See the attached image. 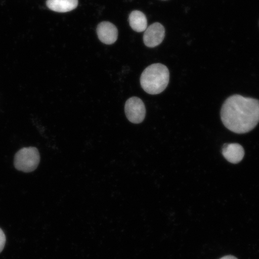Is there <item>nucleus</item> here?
<instances>
[{
  "instance_id": "f257e3e1",
  "label": "nucleus",
  "mask_w": 259,
  "mask_h": 259,
  "mask_svg": "<svg viewBox=\"0 0 259 259\" xmlns=\"http://www.w3.org/2000/svg\"><path fill=\"white\" fill-rule=\"evenodd\" d=\"M221 118L229 131L247 134L259 122V100L240 95L229 97L223 105Z\"/></svg>"
},
{
  "instance_id": "f03ea898",
  "label": "nucleus",
  "mask_w": 259,
  "mask_h": 259,
  "mask_svg": "<svg viewBox=\"0 0 259 259\" xmlns=\"http://www.w3.org/2000/svg\"><path fill=\"white\" fill-rule=\"evenodd\" d=\"M140 81L142 88L146 93L158 95L164 92L169 83V70L162 64H152L142 73Z\"/></svg>"
},
{
  "instance_id": "7ed1b4c3",
  "label": "nucleus",
  "mask_w": 259,
  "mask_h": 259,
  "mask_svg": "<svg viewBox=\"0 0 259 259\" xmlns=\"http://www.w3.org/2000/svg\"><path fill=\"white\" fill-rule=\"evenodd\" d=\"M40 160L39 152L36 148L21 149L16 154L14 165L16 169L24 172H31L36 169Z\"/></svg>"
},
{
  "instance_id": "20e7f679",
  "label": "nucleus",
  "mask_w": 259,
  "mask_h": 259,
  "mask_svg": "<svg viewBox=\"0 0 259 259\" xmlns=\"http://www.w3.org/2000/svg\"><path fill=\"white\" fill-rule=\"evenodd\" d=\"M125 113L129 121L139 124L144 120L146 109L144 103L137 97H133L127 100L125 105Z\"/></svg>"
},
{
  "instance_id": "39448f33",
  "label": "nucleus",
  "mask_w": 259,
  "mask_h": 259,
  "mask_svg": "<svg viewBox=\"0 0 259 259\" xmlns=\"http://www.w3.org/2000/svg\"><path fill=\"white\" fill-rule=\"evenodd\" d=\"M165 36V29L160 23L149 26L144 31V42L146 46L154 48L161 44Z\"/></svg>"
},
{
  "instance_id": "423d86ee",
  "label": "nucleus",
  "mask_w": 259,
  "mask_h": 259,
  "mask_svg": "<svg viewBox=\"0 0 259 259\" xmlns=\"http://www.w3.org/2000/svg\"><path fill=\"white\" fill-rule=\"evenodd\" d=\"M99 40L106 45H112L117 40L118 31L114 25L109 22H102L97 28Z\"/></svg>"
},
{
  "instance_id": "0eeeda50",
  "label": "nucleus",
  "mask_w": 259,
  "mask_h": 259,
  "mask_svg": "<svg viewBox=\"0 0 259 259\" xmlns=\"http://www.w3.org/2000/svg\"><path fill=\"white\" fill-rule=\"evenodd\" d=\"M222 154L230 163L237 164L244 158L245 152L241 145L229 144L223 146Z\"/></svg>"
},
{
  "instance_id": "6e6552de",
  "label": "nucleus",
  "mask_w": 259,
  "mask_h": 259,
  "mask_svg": "<svg viewBox=\"0 0 259 259\" xmlns=\"http://www.w3.org/2000/svg\"><path fill=\"white\" fill-rule=\"evenodd\" d=\"M47 5L51 11L66 13L76 9L78 5V0H47Z\"/></svg>"
},
{
  "instance_id": "1a4fd4ad",
  "label": "nucleus",
  "mask_w": 259,
  "mask_h": 259,
  "mask_svg": "<svg viewBox=\"0 0 259 259\" xmlns=\"http://www.w3.org/2000/svg\"><path fill=\"white\" fill-rule=\"evenodd\" d=\"M128 21L131 28L135 31L141 32L147 28V19L141 11H133L129 15Z\"/></svg>"
},
{
  "instance_id": "9d476101",
  "label": "nucleus",
  "mask_w": 259,
  "mask_h": 259,
  "mask_svg": "<svg viewBox=\"0 0 259 259\" xmlns=\"http://www.w3.org/2000/svg\"><path fill=\"white\" fill-rule=\"evenodd\" d=\"M6 244V236L4 232L0 229V252H1L5 248Z\"/></svg>"
},
{
  "instance_id": "9b49d317",
  "label": "nucleus",
  "mask_w": 259,
  "mask_h": 259,
  "mask_svg": "<svg viewBox=\"0 0 259 259\" xmlns=\"http://www.w3.org/2000/svg\"><path fill=\"white\" fill-rule=\"evenodd\" d=\"M220 259H238L237 258L235 257V256H233V255H226V256L223 257L221 258Z\"/></svg>"
}]
</instances>
